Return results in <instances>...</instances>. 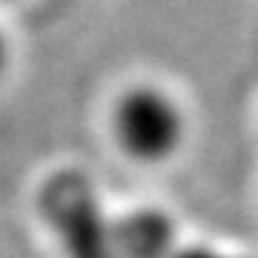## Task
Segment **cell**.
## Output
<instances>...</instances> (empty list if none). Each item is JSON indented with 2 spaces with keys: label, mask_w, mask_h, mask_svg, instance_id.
I'll use <instances>...</instances> for the list:
<instances>
[{
  "label": "cell",
  "mask_w": 258,
  "mask_h": 258,
  "mask_svg": "<svg viewBox=\"0 0 258 258\" xmlns=\"http://www.w3.org/2000/svg\"><path fill=\"white\" fill-rule=\"evenodd\" d=\"M169 258H232V255H221V252H215L210 247H184L178 252H172Z\"/></svg>",
  "instance_id": "277c9868"
},
{
  "label": "cell",
  "mask_w": 258,
  "mask_h": 258,
  "mask_svg": "<svg viewBox=\"0 0 258 258\" xmlns=\"http://www.w3.org/2000/svg\"><path fill=\"white\" fill-rule=\"evenodd\" d=\"M112 230H115L118 258H169L175 252L172 221L161 212H132L120 218Z\"/></svg>",
  "instance_id": "3957f363"
},
{
  "label": "cell",
  "mask_w": 258,
  "mask_h": 258,
  "mask_svg": "<svg viewBox=\"0 0 258 258\" xmlns=\"http://www.w3.org/2000/svg\"><path fill=\"white\" fill-rule=\"evenodd\" d=\"M120 147L138 161H166L184 141V115L169 95L158 89H132L115 112Z\"/></svg>",
  "instance_id": "7a4b0ae2"
},
{
  "label": "cell",
  "mask_w": 258,
  "mask_h": 258,
  "mask_svg": "<svg viewBox=\"0 0 258 258\" xmlns=\"http://www.w3.org/2000/svg\"><path fill=\"white\" fill-rule=\"evenodd\" d=\"M6 60H9V46H6V37H3V32H0V75H3V69H6Z\"/></svg>",
  "instance_id": "5b68a950"
},
{
  "label": "cell",
  "mask_w": 258,
  "mask_h": 258,
  "mask_svg": "<svg viewBox=\"0 0 258 258\" xmlns=\"http://www.w3.org/2000/svg\"><path fill=\"white\" fill-rule=\"evenodd\" d=\"M43 210L60 232L69 258H118L115 230L101 215L92 189L81 175H57L43 189Z\"/></svg>",
  "instance_id": "6da1fadb"
}]
</instances>
